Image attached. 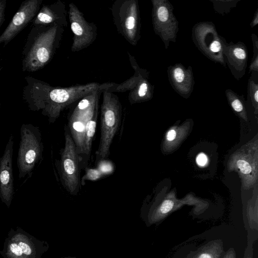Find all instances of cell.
Listing matches in <instances>:
<instances>
[{
	"instance_id": "obj_1",
	"label": "cell",
	"mask_w": 258,
	"mask_h": 258,
	"mask_svg": "<svg viewBox=\"0 0 258 258\" xmlns=\"http://www.w3.org/2000/svg\"><path fill=\"white\" fill-rule=\"evenodd\" d=\"M25 80L26 85L23 89V100L31 110H41L50 123H54L68 106L104 86L91 83L66 88L53 87L30 76Z\"/></svg>"
},
{
	"instance_id": "obj_2",
	"label": "cell",
	"mask_w": 258,
	"mask_h": 258,
	"mask_svg": "<svg viewBox=\"0 0 258 258\" xmlns=\"http://www.w3.org/2000/svg\"><path fill=\"white\" fill-rule=\"evenodd\" d=\"M63 31L56 24L32 26L22 53V71L34 72L47 64L59 47Z\"/></svg>"
},
{
	"instance_id": "obj_3",
	"label": "cell",
	"mask_w": 258,
	"mask_h": 258,
	"mask_svg": "<svg viewBox=\"0 0 258 258\" xmlns=\"http://www.w3.org/2000/svg\"><path fill=\"white\" fill-rule=\"evenodd\" d=\"M100 111V138L96 162L107 159L113 140L120 124L122 108L117 96L105 90Z\"/></svg>"
},
{
	"instance_id": "obj_4",
	"label": "cell",
	"mask_w": 258,
	"mask_h": 258,
	"mask_svg": "<svg viewBox=\"0 0 258 258\" xmlns=\"http://www.w3.org/2000/svg\"><path fill=\"white\" fill-rule=\"evenodd\" d=\"M55 164L63 187L70 194L77 195L81 187L82 159L67 126L64 127V146L60 150V159Z\"/></svg>"
},
{
	"instance_id": "obj_5",
	"label": "cell",
	"mask_w": 258,
	"mask_h": 258,
	"mask_svg": "<svg viewBox=\"0 0 258 258\" xmlns=\"http://www.w3.org/2000/svg\"><path fill=\"white\" fill-rule=\"evenodd\" d=\"M43 145L39 128L31 124H23L17 157L20 179L30 177L36 164L42 159Z\"/></svg>"
},
{
	"instance_id": "obj_6",
	"label": "cell",
	"mask_w": 258,
	"mask_h": 258,
	"mask_svg": "<svg viewBox=\"0 0 258 258\" xmlns=\"http://www.w3.org/2000/svg\"><path fill=\"white\" fill-rule=\"evenodd\" d=\"M113 21L118 32L132 45L138 41L140 19L137 2L118 0L112 6Z\"/></svg>"
},
{
	"instance_id": "obj_7",
	"label": "cell",
	"mask_w": 258,
	"mask_h": 258,
	"mask_svg": "<svg viewBox=\"0 0 258 258\" xmlns=\"http://www.w3.org/2000/svg\"><path fill=\"white\" fill-rule=\"evenodd\" d=\"M69 6V18L74 34L71 49L73 52H76L87 47L95 41L97 28L94 23L86 21L83 14L75 4L71 3Z\"/></svg>"
},
{
	"instance_id": "obj_8",
	"label": "cell",
	"mask_w": 258,
	"mask_h": 258,
	"mask_svg": "<svg viewBox=\"0 0 258 258\" xmlns=\"http://www.w3.org/2000/svg\"><path fill=\"white\" fill-rule=\"evenodd\" d=\"M42 0H26L23 1L6 29L0 36V44L7 45L30 22L38 13Z\"/></svg>"
},
{
	"instance_id": "obj_9",
	"label": "cell",
	"mask_w": 258,
	"mask_h": 258,
	"mask_svg": "<svg viewBox=\"0 0 258 258\" xmlns=\"http://www.w3.org/2000/svg\"><path fill=\"white\" fill-rule=\"evenodd\" d=\"M14 137L9 138L4 153L0 159V198L9 208L14 196L13 154Z\"/></svg>"
},
{
	"instance_id": "obj_10",
	"label": "cell",
	"mask_w": 258,
	"mask_h": 258,
	"mask_svg": "<svg viewBox=\"0 0 258 258\" xmlns=\"http://www.w3.org/2000/svg\"><path fill=\"white\" fill-rule=\"evenodd\" d=\"M98 102V100L94 104L86 108L76 107L69 118L67 127L81 159L83 154L86 126L93 114Z\"/></svg>"
},
{
	"instance_id": "obj_11",
	"label": "cell",
	"mask_w": 258,
	"mask_h": 258,
	"mask_svg": "<svg viewBox=\"0 0 258 258\" xmlns=\"http://www.w3.org/2000/svg\"><path fill=\"white\" fill-rule=\"evenodd\" d=\"M67 11L65 5L58 1L50 5H44L33 20V26L56 24L65 27L67 26Z\"/></svg>"
},
{
	"instance_id": "obj_12",
	"label": "cell",
	"mask_w": 258,
	"mask_h": 258,
	"mask_svg": "<svg viewBox=\"0 0 258 258\" xmlns=\"http://www.w3.org/2000/svg\"><path fill=\"white\" fill-rule=\"evenodd\" d=\"M8 236L17 243L27 258H40L44 250L43 244L33 236L17 227L16 230L11 229Z\"/></svg>"
},
{
	"instance_id": "obj_13",
	"label": "cell",
	"mask_w": 258,
	"mask_h": 258,
	"mask_svg": "<svg viewBox=\"0 0 258 258\" xmlns=\"http://www.w3.org/2000/svg\"><path fill=\"white\" fill-rule=\"evenodd\" d=\"M222 242L215 240L209 242L190 258H220L223 253Z\"/></svg>"
},
{
	"instance_id": "obj_14",
	"label": "cell",
	"mask_w": 258,
	"mask_h": 258,
	"mask_svg": "<svg viewBox=\"0 0 258 258\" xmlns=\"http://www.w3.org/2000/svg\"><path fill=\"white\" fill-rule=\"evenodd\" d=\"M0 253L3 258H27L17 243L9 236L6 238Z\"/></svg>"
},
{
	"instance_id": "obj_15",
	"label": "cell",
	"mask_w": 258,
	"mask_h": 258,
	"mask_svg": "<svg viewBox=\"0 0 258 258\" xmlns=\"http://www.w3.org/2000/svg\"><path fill=\"white\" fill-rule=\"evenodd\" d=\"M103 177L104 175L97 168L86 167L85 174L81 179V184L84 185L86 181H96Z\"/></svg>"
},
{
	"instance_id": "obj_16",
	"label": "cell",
	"mask_w": 258,
	"mask_h": 258,
	"mask_svg": "<svg viewBox=\"0 0 258 258\" xmlns=\"http://www.w3.org/2000/svg\"><path fill=\"white\" fill-rule=\"evenodd\" d=\"M96 168L101 172L104 176L112 173L115 168V165L111 161L105 159L96 162Z\"/></svg>"
},
{
	"instance_id": "obj_17",
	"label": "cell",
	"mask_w": 258,
	"mask_h": 258,
	"mask_svg": "<svg viewBox=\"0 0 258 258\" xmlns=\"http://www.w3.org/2000/svg\"><path fill=\"white\" fill-rule=\"evenodd\" d=\"M236 164L242 173L247 174L251 172L252 169L251 166L247 161L239 159L237 161Z\"/></svg>"
},
{
	"instance_id": "obj_18",
	"label": "cell",
	"mask_w": 258,
	"mask_h": 258,
	"mask_svg": "<svg viewBox=\"0 0 258 258\" xmlns=\"http://www.w3.org/2000/svg\"><path fill=\"white\" fill-rule=\"evenodd\" d=\"M174 206L173 201L170 200H165L159 208V212L161 214H166L170 212Z\"/></svg>"
},
{
	"instance_id": "obj_19",
	"label": "cell",
	"mask_w": 258,
	"mask_h": 258,
	"mask_svg": "<svg viewBox=\"0 0 258 258\" xmlns=\"http://www.w3.org/2000/svg\"><path fill=\"white\" fill-rule=\"evenodd\" d=\"M157 14L158 19L162 22L166 21L169 17L167 9L163 6L160 7L158 8Z\"/></svg>"
},
{
	"instance_id": "obj_20",
	"label": "cell",
	"mask_w": 258,
	"mask_h": 258,
	"mask_svg": "<svg viewBox=\"0 0 258 258\" xmlns=\"http://www.w3.org/2000/svg\"><path fill=\"white\" fill-rule=\"evenodd\" d=\"M174 77L177 82H182L184 78V73L182 69L179 68H176L174 71Z\"/></svg>"
},
{
	"instance_id": "obj_21",
	"label": "cell",
	"mask_w": 258,
	"mask_h": 258,
	"mask_svg": "<svg viewBox=\"0 0 258 258\" xmlns=\"http://www.w3.org/2000/svg\"><path fill=\"white\" fill-rule=\"evenodd\" d=\"M6 3V0H0V27L5 20Z\"/></svg>"
},
{
	"instance_id": "obj_22",
	"label": "cell",
	"mask_w": 258,
	"mask_h": 258,
	"mask_svg": "<svg viewBox=\"0 0 258 258\" xmlns=\"http://www.w3.org/2000/svg\"><path fill=\"white\" fill-rule=\"evenodd\" d=\"M235 56L238 59H244L246 58V53L244 49L240 48H236L234 50Z\"/></svg>"
},
{
	"instance_id": "obj_23",
	"label": "cell",
	"mask_w": 258,
	"mask_h": 258,
	"mask_svg": "<svg viewBox=\"0 0 258 258\" xmlns=\"http://www.w3.org/2000/svg\"><path fill=\"white\" fill-rule=\"evenodd\" d=\"M207 162V158L204 153H200L197 157V162L200 166H204Z\"/></svg>"
},
{
	"instance_id": "obj_24",
	"label": "cell",
	"mask_w": 258,
	"mask_h": 258,
	"mask_svg": "<svg viewBox=\"0 0 258 258\" xmlns=\"http://www.w3.org/2000/svg\"><path fill=\"white\" fill-rule=\"evenodd\" d=\"M221 48L220 43L218 41H213L210 46V49L211 51L214 52H219Z\"/></svg>"
},
{
	"instance_id": "obj_25",
	"label": "cell",
	"mask_w": 258,
	"mask_h": 258,
	"mask_svg": "<svg viewBox=\"0 0 258 258\" xmlns=\"http://www.w3.org/2000/svg\"><path fill=\"white\" fill-rule=\"evenodd\" d=\"M233 108L237 112H240L243 109V106L239 100H235L232 102Z\"/></svg>"
},
{
	"instance_id": "obj_26",
	"label": "cell",
	"mask_w": 258,
	"mask_h": 258,
	"mask_svg": "<svg viewBox=\"0 0 258 258\" xmlns=\"http://www.w3.org/2000/svg\"><path fill=\"white\" fill-rule=\"evenodd\" d=\"M223 258H236L235 250L233 248L229 249L224 254Z\"/></svg>"
},
{
	"instance_id": "obj_27",
	"label": "cell",
	"mask_w": 258,
	"mask_h": 258,
	"mask_svg": "<svg viewBox=\"0 0 258 258\" xmlns=\"http://www.w3.org/2000/svg\"><path fill=\"white\" fill-rule=\"evenodd\" d=\"M176 132L174 130H170L167 134L166 138L167 140L169 141H173L176 137Z\"/></svg>"
},
{
	"instance_id": "obj_28",
	"label": "cell",
	"mask_w": 258,
	"mask_h": 258,
	"mask_svg": "<svg viewBox=\"0 0 258 258\" xmlns=\"http://www.w3.org/2000/svg\"><path fill=\"white\" fill-rule=\"evenodd\" d=\"M254 99L256 102L258 101V91L256 90L254 93Z\"/></svg>"
},
{
	"instance_id": "obj_29",
	"label": "cell",
	"mask_w": 258,
	"mask_h": 258,
	"mask_svg": "<svg viewBox=\"0 0 258 258\" xmlns=\"http://www.w3.org/2000/svg\"><path fill=\"white\" fill-rule=\"evenodd\" d=\"M1 68L0 67V72H1ZM0 106H1V103H0Z\"/></svg>"
}]
</instances>
